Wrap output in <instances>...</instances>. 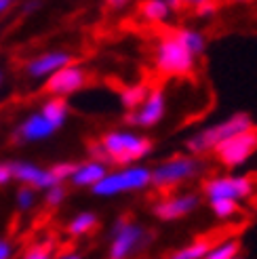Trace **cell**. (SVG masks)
Returning <instances> with one entry per match:
<instances>
[{
	"mask_svg": "<svg viewBox=\"0 0 257 259\" xmlns=\"http://www.w3.org/2000/svg\"><path fill=\"white\" fill-rule=\"evenodd\" d=\"M99 144L106 152L108 164H114L116 169L118 166L144 164V160L154 154V141L148 135L131 131V128L108 131L99 139Z\"/></svg>",
	"mask_w": 257,
	"mask_h": 259,
	"instance_id": "1",
	"label": "cell"
},
{
	"mask_svg": "<svg viewBox=\"0 0 257 259\" xmlns=\"http://www.w3.org/2000/svg\"><path fill=\"white\" fill-rule=\"evenodd\" d=\"M255 122L251 118V114L247 112H234L222 118L220 122H215L211 126H204L200 131L192 133L186 141H184V148H186V154L190 156H196V158H204L207 154H211L222 141L234 137L238 133H245L249 128H253Z\"/></svg>",
	"mask_w": 257,
	"mask_h": 259,
	"instance_id": "2",
	"label": "cell"
},
{
	"mask_svg": "<svg viewBox=\"0 0 257 259\" xmlns=\"http://www.w3.org/2000/svg\"><path fill=\"white\" fill-rule=\"evenodd\" d=\"M207 173L204 158L190 156V154H173L152 166V188L160 192H169L184 184H190Z\"/></svg>",
	"mask_w": 257,
	"mask_h": 259,
	"instance_id": "3",
	"label": "cell"
},
{
	"mask_svg": "<svg viewBox=\"0 0 257 259\" xmlns=\"http://www.w3.org/2000/svg\"><path fill=\"white\" fill-rule=\"evenodd\" d=\"M154 70L164 78H188L196 70V57L171 32L162 34L154 47Z\"/></svg>",
	"mask_w": 257,
	"mask_h": 259,
	"instance_id": "4",
	"label": "cell"
},
{
	"mask_svg": "<svg viewBox=\"0 0 257 259\" xmlns=\"http://www.w3.org/2000/svg\"><path fill=\"white\" fill-rule=\"evenodd\" d=\"M152 188V166L148 164H131L118 166L114 171H108L106 177L93 186V194L101 198L120 196V194H135Z\"/></svg>",
	"mask_w": 257,
	"mask_h": 259,
	"instance_id": "5",
	"label": "cell"
},
{
	"mask_svg": "<svg viewBox=\"0 0 257 259\" xmlns=\"http://www.w3.org/2000/svg\"><path fill=\"white\" fill-rule=\"evenodd\" d=\"M110 251H108V259H133L137 253L146 251L152 240L154 234L137 222L128 217H118L112 226L110 232Z\"/></svg>",
	"mask_w": 257,
	"mask_h": 259,
	"instance_id": "6",
	"label": "cell"
},
{
	"mask_svg": "<svg viewBox=\"0 0 257 259\" xmlns=\"http://www.w3.org/2000/svg\"><path fill=\"white\" fill-rule=\"evenodd\" d=\"M211 154L226 169H240L257 154V128L253 126L245 133H238L222 141Z\"/></svg>",
	"mask_w": 257,
	"mask_h": 259,
	"instance_id": "7",
	"label": "cell"
},
{
	"mask_svg": "<svg viewBox=\"0 0 257 259\" xmlns=\"http://www.w3.org/2000/svg\"><path fill=\"white\" fill-rule=\"evenodd\" d=\"M255 194V184L247 175H211L202 184V196L207 200H236L245 202Z\"/></svg>",
	"mask_w": 257,
	"mask_h": 259,
	"instance_id": "8",
	"label": "cell"
},
{
	"mask_svg": "<svg viewBox=\"0 0 257 259\" xmlns=\"http://www.w3.org/2000/svg\"><path fill=\"white\" fill-rule=\"evenodd\" d=\"M200 202H202V196L198 192H175L154 204L152 213L160 222L171 224V222H179V219L196 213Z\"/></svg>",
	"mask_w": 257,
	"mask_h": 259,
	"instance_id": "9",
	"label": "cell"
},
{
	"mask_svg": "<svg viewBox=\"0 0 257 259\" xmlns=\"http://www.w3.org/2000/svg\"><path fill=\"white\" fill-rule=\"evenodd\" d=\"M164 116H166V93L162 87H152L144 103L137 110L126 112L124 122L137 128H154L164 120Z\"/></svg>",
	"mask_w": 257,
	"mask_h": 259,
	"instance_id": "10",
	"label": "cell"
},
{
	"mask_svg": "<svg viewBox=\"0 0 257 259\" xmlns=\"http://www.w3.org/2000/svg\"><path fill=\"white\" fill-rule=\"evenodd\" d=\"M89 82V72L82 66H76V63H70V66L57 70L55 74H51L47 82H45V91L51 97H61L66 99L74 93H78L80 89H84Z\"/></svg>",
	"mask_w": 257,
	"mask_h": 259,
	"instance_id": "11",
	"label": "cell"
},
{
	"mask_svg": "<svg viewBox=\"0 0 257 259\" xmlns=\"http://www.w3.org/2000/svg\"><path fill=\"white\" fill-rule=\"evenodd\" d=\"M74 63V55L68 51H51V53L38 55L32 61H28L25 72H28L32 78H49L51 74H55L57 70Z\"/></svg>",
	"mask_w": 257,
	"mask_h": 259,
	"instance_id": "12",
	"label": "cell"
},
{
	"mask_svg": "<svg viewBox=\"0 0 257 259\" xmlns=\"http://www.w3.org/2000/svg\"><path fill=\"white\" fill-rule=\"evenodd\" d=\"M11 169H13V177L23 181V184L32 190H49L53 186H59V184H55V179L49 173V169H40V166H36V164L15 162V164H11Z\"/></svg>",
	"mask_w": 257,
	"mask_h": 259,
	"instance_id": "13",
	"label": "cell"
},
{
	"mask_svg": "<svg viewBox=\"0 0 257 259\" xmlns=\"http://www.w3.org/2000/svg\"><path fill=\"white\" fill-rule=\"evenodd\" d=\"M106 173H108V164L97 162V160H87V162L76 164L70 181L76 188H93L106 177Z\"/></svg>",
	"mask_w": 257,
	"mask_h": 259,
	"instance_id": "14",
	"label": "cell"
},
{
	"mask_svg": "<svg viewBox=\"0 0 257 259\" xmlns=\"http://www.w3.org/2000/svg\"><path fill=\"white\" fill-rule=\"evenodd\" d=\"M57 128L51 124L40 112H38V114H32L30 118L19 126L17 137H19V141H38V139L51 137Z\"/></svg>",
	"mask_w": 257,
	"mask_h": 259,
	"instance_id": "15",
	"label": "cell"
},
{
	"mask_svg": "<svg viewBox=\"0 0 257 259\" xmlns=\"http://www.w3.org/2000/svg\"><path fill=\"white\" fill-rule=\"evenodd\" d=\"M137 15L150 25H164L171 19L173 11L166 0H141L137 5Z\"/></svg>",
	"mask_w": 257,
	"mask_h": 259,
	"instance_id": "16",
	"label": "cell"
},
{
	"mask_svg": "<svg viewBox=\"0 0 257 259\" xmlns=\"http://www.w3.org/2000/svg\"><path fill=\"white\" fill-rule=\"evenodd\" d=\"M173 34L196 59L204 55V51H207V36H204V32L196 28H177L173 30Z\"/></svg>",
	"mask_w": 257,
	"mask_h": 259,
	"instance_id": "17",
	"label": "cell"
},
{
	"mask_svg": "<svg viewBox=\"0 0 257 259\" xmlns=\"http://www.w3.org/2000/svg\"><path fill=\"white\" fill-rule=\"evenodd\" d=\"M150 89L152 84L148 82H133V84H126L120 89V106L126 110V112H133L137 110L141 103H144V99L150 95Z\"/></svg>",
	"mask_w": 257,
	"mask_h": 259,
	"instance_id": "18",
	"label": "cell"
},
{
	"mask_svg": "<svg viewBox=\"0 0 257 259\" xmlns=\"http://www.w3.org/2000/svg\"><path fill=\"white\" fill-rule=\"evenodd\" d=\"M40 114L45 116V118L53 124L55 128H59L63 122L68 120V116H70V106H68V101L66 99H61V97H51L49 101H45V106L40 110Z\"/></svg>",
	"mask_w": 257,
	"mask_h": 259,
	"instance_id": "19",
	"label": "cell"
},
{
	"mask_svg": "<svg viewBox=\"0 0 257 259\" xmlns=\"http://www.w3.org/2000/svg\"><path fill=\"white\" fill-rule=\"evenodd\" d=\"M97 215L95 213H78L76 217H72V222L68 224V234L74 236V238H82L87 234H91V232L97 228Z\"/></svg>",
	"mask_w": 257,
	"mask_h": 259,
	"instance_id": "20",
	"label": "cell"
},
{
	"mask_svg": "<svg viewBox=\"0 0 257 259\" xmlns=\"http://www.w3.org/2000/svg\"><path fill=\"white\" fill-rule=\"evenodd\" d=\"M209 209L211 213L220 219V222H230L240 215L242 211V202L236 200H226V198H217V200H209Z\"/></svg>",
	"mask_w": 257,
	"mask_h": 259,
	"instance_id": "21",
	"label": "cell"
},
{
	"mask_svg": "<svg viewBox=\"0 0 257 259\" xmlns=\"http://www.w3.org/2000/svg\"><path fill=\"white\" fill-rule=\"evenodd\" d=\"M211 244L207 238H198V240H192L190 244H186V247L177 249L169 255V259H204V255L209 253Z\"/></svg>",
	"mask_w": 257,
	"mask_h": 259,
	"instance_id": "22",
	"label": "cell"
},
{
	"mask_svg": "<svg viewBox=\"0 0 257 259\" xmlns=\"http://www.w3.org/2000/svg\"><path fill=\"white\" fill-rule=\"evenodd\" d=\"M240 255V240L238 238H226L217 242L215 247L209 249L204 259H238Z\"/></svg>",
	"mask_w": 257,
	"mask_h": 259,
	"instance_id": "23",
	"label": "cell"
},
{
	"mask_svg": "<svg viewBox=\"0 0 257 259\" xmlns=\"http://www.w3.org/2000/svg\"><path fill=\"white\" fill-rule=\"evenodd\" d=\"M53 247H55L53 240L38 242V244H34V247H30L28 251H25L23 259H53Z\"/></svg>",
	"mask_w": 257,
	"mask_h": 259,
	"instance_id": "24",
	"label": "cell"
},
{
	"mask_svg": "<svg viewBox=\"0 0 257 259\" xmlns=\"http://www.w3.org/2000/svg\"><path fill=\"white\" fill-rule=\"evenodd\" d=\"M66 194H68V190L63 188V184L49 188L47 194H45V204L49 206V209H57V206L66 200Z\"/></svg>",
	"mask_w": 257,
	"mask_h": 259,
	"instance_id": "25",
	"label": "cell"
},
{
	"mask_svg": "<svg viewBox=\"0 0 257 259\" xmlns=\"http://www.w3.org/2000/svg\"><path fill=\"white\" fill-rule=\"evenodd\" d=\"M74 169H76V164H74V162H57V164L51 166L49 173L53 175L55 184H63V181H68V179L72 177Z\"/></svg>",
	"mask_w": 257,
	"mask_h": 259,
	"instance_id": "26",
	"label": "cell"
},
{
	"mask_svg": "<svg viewBox=\"0 0 257 259\" xmlns=\"http://www.w3.org/2000/svg\"><path fill=\"white\" fill-rule=\"evenodd\" d=\"M217 11H220V3H217V0H211V3L198 7V9L194 11V15H196L198 19H211V17L217 15Z\"/></svg>",
	"mask_w": 257,
	"mask_h": 259,
	"instance_id": "27",
	"label": "cell"
},
{
	"mask_svg": "<svg viewBox=\"0 0 257 259\" xmlns=\"http://www.w3.org/2000/svg\"><path fill=\"white\" fill-rule=\"evenodd\" d=\"M17 202H19L21 209H30V206L34 204V190L28 188V186L21 188L19 194H17Z\"/></svg>",
	"mask_w": 257,
	"mask_h": 259,
	"instance_id": "28",
	"label": "cell"
},
{
	"mask_svg": "<svg viewBox=\"0 0 257 259\" xmlns=\"http://www.w3.org/2000/svg\"><path fill=\"white\" fill-rule=\"evenodd\" d=\"M89 160H97V162H104V164H108V158H106V152H104V148H101V144L99 141H93L91 146H89Z\"/></svg>",
	"mask_w": 257,
	"mask_h": 259,
	"instance_id": "29",
	"label": "cell"
},
{
	"mask_svg": "<svg viewBox=\"0 0 257 259\" xmlns=\"http://www.w3.org/2000/svg\"><path fill=\"white\" fill-rule=\"evenodd\" d=\"M133 0H104V5L110 9V11H122L131 5Z\"/></svg>",
	"mask_w": 257,
	"mask_h": 259,
	"instance_id": "30",
	"label": "cell"
},
{
	"mask_svg": "<svg viewBox=\"0 0 257 259\" xmlns=\"http://www.w3.org/2000/svg\"><path fill=\"white\" fill-rule=\"evenodd\" d=\"M13 177V169L11 164H0V186L7 184V181Z\"/></svg>",
	"mask_w": 257,
	"mask_h": 259,
	"instance_id": "31",
	"label": "cell"
},
{
	"mask_svg": "<svg viewBox=\"0 0 257 259\" xmlns=\"http://www.w3.org/2000/svg\"><path fill=\"white\" fill-rule=\"evenodd\" d=\"M11 253H13L11 244L5 242V240H0V259H11Z\"/></svg>",
	"mask_w": 257,
	"mask_h": 259,
	"instance_id": "32",
	"label": "cell"
},
{
	"mask_svg": "<svg viewBox=\"0 0 257 259\" xmlns=\"http://www.w3.org/2000/svg\"><path fill=\"white\" fill-rule=\"evenodd\" d=\"M166 5L171 7L173 13H177V11H186V0H166Z\"/></svg>",
	"mask_w": 257,
	"mask_h": 259,
	"instance_id": "33",
	"label": "cell"
},
{
	"mask_svg": "<svg viewBox=\"0 0 257 259\" xmlns=\"http://www.w3.org/2000/svg\"><path fill=\"white\" fill-rule=\"evenodd\" d=\"M211 3V0H186V11H196L198 7Z\"/></svg>",
	"mask_w": 257,
	"mask_h": 259,
	"instance_id": "34",
	"label": "cell"
},
{
	"mask_svg": "<svg viewBox=\"0 0 257 259\" xmlns=\"http://www.w3.org/2000/svg\"><path fill=\"white\" fill-rule=\"evenodd\" d=\"M13 3H15V0H0V13H5L7 9H11Z\"/></svg>",
	"mask_w": 257,
	"mask_h": 259,
	"instance_id": "35",
	"label": "cell"
},
{
	"mask_svg": "<svg viewBox=\"0 0 257 259\" xmlns=\"http://www.w3.org/2000/svg\"><path fill=\"white\" fill-rule=\"evenodd\" d=\"M57 259H82L78 253H63V255H59Z\"/></svg>",
	"mask_w": 257,
	"mask_h": 259,
	"instance_id": "36",
	"label": "cell"
},
{
	"mask_svg": "<svg viewBox=\"0 0 257 259\" xmlns=\"http://www.w3.org/2000/svg\"><path fill=\"white\" fill-rule=\"evenodd\" d=\"M234 3H240V5H249V3H253V0H234Z\"/></svg>",
	"mask_w": 257,
	"mask_h": 259,
	"instance_id": "37",
	"label": "cell"
},
{
	"mask_svg": "<svg viewBox=\"0 0 257 259\" xmlns=\"http://www.w3.org/2000/svg\"><path fill=\"white\" fill-rule=\"evenodd\" d=\"M0 80H3V76H0Z\"/></svg>",
	"mask_w": 257,
	"mask_h": 259,
	"instance_id": "38",
	"label": "cell"
},
{
	"mask_svg": "<svg viewBox=\"0 0 257 259\" xmlns=\"http://www.w3.org/2000/svg\"><path fill=\"white\" fill-rule=\"evenodd\" d=\"M238 259H240V257H238Z\"/></svg>",
	"mask_w": 257,
	"mask_h": 259,
	"instance_id": "39",
	"label": "cell"
}]
</instances>
